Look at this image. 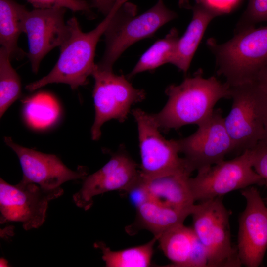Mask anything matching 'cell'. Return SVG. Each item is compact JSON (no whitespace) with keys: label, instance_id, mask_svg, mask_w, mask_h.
Here are the masks:
<instances>
[{"label":"cell","instance_id":"obj_1","mask_svg":"<svg viewBox=\"0 0 267 267\" xmlns=\"http://www.w3.org/2000/svg\"><path fill=\"white\" fill-rule=\"evenodd\" d=\"M166 93V104L159 113L152 115L160 129L168 131L205 122L220 99L230 98L231 87L215 76L204 78L200 70L180 84L168 86Z\"/></svg>","mask_w":267,"mask_h":267},{"label":"cell","instance_id":"obj_2","mask_svg":"<svg viewBox=\"0 0 267 267\" xmlns=\"http://www.w3.org/2000/svg\"><path fill=\"white\" fill-rule=\"evenodd\" d=\"M128 0H115L114 5L105 18L92 30L84 33L75 17L67 21L70 33L59 47V58L50 72L41 79L28 84L26 89L33 91L52 83L69 85L73 90L87 84L95 67V48L100 37L104 34L118 9Z\"/></svg>","mask_w":267,"mask_h":267},{"label":"cell","instance_id":"obj_3","mask_svg":"<svg viewBox=\"0 0 267 267\" xmlns=\"http://www.w3.org/2000/svg\"><path fill=\"white\" fill-rule=\"evenodd\" d=\"M207 45L215 57L218 75L230 86L255 81L267 61V26L236 32L222 44L209 38Z\"/></svg>","mask_w":267,"mask_h":267},{"label":"cell","instance_id":"obj_4","mask_svg":"<svg viewBox=\"0 0 267 267\" xmlns=\"http://www.w3.org/2000/svg\"><path fill=\"white\" fill-rule=\"evenodd\" d=\"M136 6L124 3L117 11L104 34L105 48L96 64L101 69L113 70L122 53L134 43L152 35L161 27L176 18V13L168 9L162 0L136 16Z\"/></svg>","mask_w":267,"mask_h":267},{"label":"cell","instance_id":"obj_5","mask_svg":"<svg viewBox=\"0 0 267 267\" xmlns=\"http://www.w3.org/2000/svg\"><path fill=\"white\" fill-rule=\"evenodd\" d=\"M231 87L232 103L224 123L234 151L255 148L262 139L267 115V95L255 81Z\"/></svg>","mask_w":267,"mask_h":267},{"label":"cell","instance_id":"obj_6","mask_svg":"<svg viewBox=\"0 0 267 267\" xmlns=\"http://www.w3.org/2000/svg\"><path fill=\"white\" fill-rule=\"evenodd\" d=\"M221 198L195 205L192 228L206 250L208 267H240L237 248L231 243L229 214Z\"/></svg>","mask_w":267,"mask_h":267},{"label":"cell","instance_id":"obj_7","mask_svg":"<svg viewBox=\"0 0 267 267\" xmlns=\"http://www.w3.org/2000/svg\"><path fill=\"white\" fill-rule=\"evenodd\" d=\"M254 154L253 148L247 150L233 159L223 160L198 171L189 180L195 202L222 197L254 185L265 184L253 168Z\"/></svg>","mask_w":267,"mask_h":267},{"label":"cell","instance_id":"obj_8","mask_svg":"<svg viewBox=\"0 0 267 267\" xmlns=\"http://www.w3.org/2000/svg\"><path fill=\"white\" fill-rule=\"evenodd\" d=\"M91 75L95 80L93 98L95 114L91 134L93 140H97L104 123L111 119L124 122L132 106L142 101L145 93L134 88L123 75H116L113 70L99 69L96 64Z\"/></svg>","mask_w":267,"mask_h":267},{"label":"cell","instance_id":"obj_9","mask_svg":"<svg viewBox=\"0 0 267 267\" xmlns=\"http://www.w3.org/2000/svg\"><path fill=\"white\" fill-rule=\"evenodd\" d=\"M138 131L141 175L145 178L177 172L192 173L185 159L179 156L176 140H166L152 115L140 109L132 110Z\"/></svg>","mask_w":267,"mask_h":267},{"label":"cell","instance_id":"obj_10","mask_svg":"<svg viewBox=\"0 0 267 267\" xmlns=\"http://www.w3.org/2000/svg\"><path fill=\"white\" fill-rule=\"evenodd\" d=\"M4 142L17 155L23 172L22 180L38 185L50 200L61 196L65 182L83 179L88 175L85 167L76 171L68 168L56 155L42 153L21 146L10 137Z\"/></svg>","mask_w":267,"mask_h":267},{"label":"cell","instance_id":"obj_11","mask_svg":"<svg viewBox=\"0 0 267 267\" xmlns=\"http://www.w3.org/2000/svg\"><path fill=\"white\" fill-rule=\"evenodd\" d=\"M198 127L189 136L176 140L179 152L183 154L193 171L219 163L234 151L221 109H215L212 115Z\"/></svg>","mask_w":267,"mask_h":267},{"label":"cell","instance_id":"obj_12","mask_svg":"<svg viewBox=\"0 0 267 267\" xmlns=\"http://www.w3.org/2000/svg\"><path fill=\"white\" fill-rule=\"evenodd\" d=\"M64 8H35L27 10L23 18V33L28 39L26 53L35 73L44 57L52 49L60 47L67 40L70 29L64 21Z\"/></svg>","mask_w":267,"mask_h":267},{"label":"cell","instance_id":"obj_13","mask_svg":"<svg viewBox=\"0 0 267 267\" xmlns=\"http://www.w3.org/2000/svg\"><path fill=\"white\" fill-rule=\"evenodd\" d=\"M246 206L239 219L237 250L242 265L258 267L267 250V209L254 186L241 190Z\"/></svg>","mask_w":267,"mask_h":267},{"label":"cell","instance_id":"obj_14","mask_svg":"<svg viewBox=\"0 0 267 267\" xmlns=\"http://www.w3.org/2000/svg\"><path fill=\"white\" fill-rule=\"evenodd\" d=\"M50 199L37 184L21 180L12 185L0 179V223L19 222L26 230L45 222Z\"/></svg>","mask_w":267,"mask_h":267},{"label":"cell","instance_id":"obj_15","mask_svg":"<svg viewBox=\"0 0 267 267\" xmlns=\"http://www.w3.org/2000/svg\"><path fill=\"white\" fill-rule=\"evenodd\" d=\"M137 167L135 162L124 151L112 153L105 165L83 179L81 188L73 196L75 204L87 210L96 195L115 190L130 192L140 178V171Z\"/></svg>","mask_w":267,"mask_h":267},{"label":"cell","instance_id":"obj_16","mask_svg":"<svg viewBox=\"0 0 267 267\" xmlns=\"http://www.w3.org/2000/svg\"><path fill=\"white\" fill-rule=\"evenodd\" d=\"M157 241L172 267H208L206 250L192 227L178 225L162 233Z\"/></svg>","mask_w":267,"mask_h":267},{"label":"cell","instance_id":"obj_17","mask_svg":"<svg viewBox=\"0 0 267 267\" xmlns=\"http://www.w3.org/2000/svg\"><path fill=\"white\" fill-rule=\"evenodd\" d=\"M191 174L182 171L150 178L141 175L140 184L145 200L150 199L177 208L193 210L195 201L190 185Z\"/></svg>","mask_w":267,"mask_h":267},{"label":"cell","instance_id":"obj_18","mask_svg":"<svg viewBox=\"0 0 267 267\" xmlns=\"http://www.w3.org/2000/svg\"><path fill=\"white\" fill-rule=\"evenodd\" d=\"M193 15L185 33L179 38L170 63L184 73L189 68L195 52L210 22L218 14L202 3L192 7Z\"/></svg>","mask_w":267,"mask_h":267},{"label":"cell","instance_id":"obj_19","mask_svg":"<svg viewBox=\"0 0 267 267\" xmlns=\"http://www.w3.org/2000/svg\"><path fill=\"white\" fill-rule=\"evenodd\" d=\"M193 210L180 209L146 199L136 206L134 227L146 229L154 236L159 237L170 229L183 224Z\"/></svg>","mask_w":267,"mask_h":267},{"label":"cell","instance_id":"obj_20","mask_svg":"<svg viewBox=\"0 0 267 267\" xmlns=\"http://www.w3.org/2000/svg\"><path fill=\"white\" fill-rule=\"evenodd\" d=\"M27 10L25 6L13 0H0V43L11 59L25 55L18 47V40L23 33V18Z\"/></svg>","mask_w":267,"mask_h":267},{"label":"cell","instance_id":"obj_21","mask_svg":"<svg viewBox=\"0 0 267 267\" xmlns=\"http://www.w3.org/2000/svg\"><path fill=\"white\" fill-rule=\"evenodd\" d=\"M158 236L139 246L113 251L102 241H97L94 246L100 249L102 258L107 267H147L151 265L154 247Z\"/></svg>","mask_w":267,"mask_h":267},{"label":"cell","instance_id":"obj_22","mask_svg":"<svg viewBox=\"0 0 267 267\" xmlns=\"http://www.w3.org/2000/svg\"><path fill=\"white\" fill-rule=\"evenodd\" d=\"M179 38L178 30L175 28L171 29L163 39L156 41L144 53L129 77L170 63Z\"/></svg>","mask_w":267,"mask_h":267},{"label":"cell","instance_id":"obj_23","mask_svg":"<svg viewBox=\"0 0 267 267\" xmlns=\"http://www.w3.org/2000/svg\"><path fill=\"white\" fill-rule=\"evenodd\" d=\"M10 56L2 47L0 48V117L21 96L20 78L12 67Z\"/></svg>","mask_w":267,"mask_h":267},{"label":"cell","instance_id":"obj_24","mask_svg":"<svg viewBox=\"0 0 267 267\" xmlns=\"http://www.w3.org/2000/svg\"><path fill=\"white\" fill-rule=\"evenodd\" d=\"M267 21V0H248L247 8L236 26V32Z\"/></svg>","mask_w":267,"mask_h":267},{"label":"cell","instance_id":"obj_25","mask_svg":"<svg viewBox=\"0 0 267 267\" xmlns=\"http://www.w3.org/2000/svg\"><path fill=\"white\" fill-rule=\"evenodd\" d=\"M35 8H64L73 12H89L91 7L87 0H26Z\"/></svg>","mask_w":267,"mask_h":267},{"label":"cell","instance_id":"obj_26","mask_svg":"<svg viewBox=\"0 0 267 267\" xmlns=\"http://www.w3.org/2000/svg\"><path fill=\"white\" fill-rule=\"evenodd\" d=\"M253 149V168L267 185V147L259 143Z\"/></svg>","mask_w":267,"mask_h":267},{"label":"cell","instance_id":"obj_27","mask_svg":"<svg viewBox=\"0 0 267 267\" xmlns=\"http://www.w3.org/2000/svg\"><path fill=\"white\" fill-rule=\"evenodd\" d=\"M242 0H196L215 12L218 16L228 14L235 9Z\"/></svg>","mask_w":267,"mask_h":267},{"label":"cell","instance_id":"obj_28","mask_svg":"<svg viewBox=\"0 0 267 267\" xmlns=\"http://www.w3.org/2000/svg\"><path fill=\"white\" fill-rule=\"evenodd\" d=\"M115 2V0H92L90 5L106 16L112 10Z\"/></svg>","mask_w":267,"mask_h":267},{"label":"cell","instance_id":"obj_29","mask_svg":"<svg viewBox=\"0 0 267 267\" xmlns=\"http://www.w3.org/2000/svg\"><path fill=\"white\" fill-rule=\"evenodd\" d=\"M255 81L267 95V61L259 71Z\"/></svg>","mask_w":267,"mask_h":267},{"label":"cell","instance_id":"obj_30","mask_svg":"<svg viewBox=\"0 0 267 267\" xmlns=\"http://www.w3.org/2000/svg\"><path fill=\"white\" fill-rule=\"evenodd\" d=\"M267 147V115L265 119L264 134L261 141L259 142Z\"/></svg>","mask_w":267,"mask_h":267},{"label":"cell","instance_id":"obj_31","mask_svg":"<svg viewBox=\"0 0 267 267\" xmlns=\"http://www.w3.org/2000/svg\"><path fill=\"white\" fill-rule=\"evenodd\" d=\"M178 5L180 8L190 9L191 7L188 0H179Z\"/></svg>","mask_w":267,"mask_h":267},{"label":"cell","instance_id":"obj_32","mask_svg":"<svg viewBox=\"0 0 267 267\" xmlns=\"http://www.w3.org/2000/svg\"><path fill=\"white\" fill-rule=\"evenodd\" d=\"M0 267H7L8 261L3 258H0Z\"/></svg>","mask_w":267,"mask_h":267},{"label":"cell","instance_id":"obj_33","mask_svg":"<svg viewBox=\"0 0 267 267\" xmlns=\"http://www.w3.org/2000/svg\"><path fill=\"white\" fill-rule=\"evenodd\" d=\"M266 207H267V206Z\"/></svg>","mask_w":267,"mask_h":267}]
</instances>
